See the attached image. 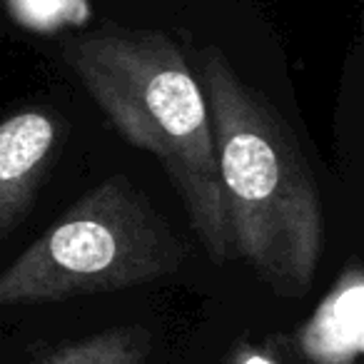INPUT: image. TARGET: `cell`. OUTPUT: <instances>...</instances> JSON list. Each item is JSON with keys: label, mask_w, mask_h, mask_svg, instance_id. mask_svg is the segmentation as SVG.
Returning <instances> with one entry per match:
<instances>
[{"label": "cell", "mask_w": 364, "mask_h": 364, "mask_svg": "<svg viewBox=\"0 0 364 364\" xmlns=\"http://www.w3.org/2000/svg\"><path fill=\"white\" fill-rule=\"evenodd\" d=\"M235 255L282 297L309 292L322 252V205L299 142L220 48L198 50Z\"/></svg>", "instance_id": "cell-1"}, {"label": "cell", "mask_w": 364, "mask_h": 364, "mask_svg": "<svg viewBox=\"0 0 364 364\" xmlns=\"http://www.w3.org/2000/svg\"><path fill=\"white\" fill-rule=\"evenodd\" d=\"M63 58L115 130L157 157L210 259L237 257L208 102L177 43L160 31H97L65 41Z\"/></svg>", "instance_id": "cell-2"}, {"label": "cell", "mask_w": 364, "mask_h": 364, "mask_svg": "<svg viewBox=\"0 0 364 364\" xmlns=\"http://www.w3.org/2000/svg\"><path fill=\"white\" fill-rule=\"evenodd\" d=\"M188 247L127 177L92 188L11 267L0 307L112 292L177 272Z\"/></svg>", "instance_id": "cell-3"}, {"label": "cell", "mask_w": 364, "mask_h": 364, "mask_svg": "<svg viewBox=\"0 0 364 364\" xmlns=\"http://www.w3.org/2000/svg\"><path fill=\"white\" fill-rule=\"evenodd\" d=\"M58 120L48 110H21L0 122V237L16 230L58 147Z\"/></svg>", "instance_id": "cell-4"}, {"label": "cell", "mask_w": 364, "mask_h": 364, "mask_svg": "<svg viewBox=\"0 0 364 364\" xmlns=\"http://www.w3.org/2000/svg\"><path fill=\"white\" fill-rule=\"evenodd\" d=\"M364 347V279L359 267L339 277L307 327L299 349L317 364H354Z\"/></svg>", "instance_id": "cell-5"}, {"label": "cell", "mask_w": 364, "mask_h": 364, "mask_svg": "<svg viewBox=\"0 0 364 364\" xmlns=\"http://www.w3.org/2000/svg\"><path fill=\"white\" fill-rule=\"evenodd\" d=\"M150 332L140 324L92 334L73 347L58 349L46 364H142L150 352Z\"/></svg>", "instance_id": "cell-6"}, {"label": "cell", "mask_w": 364, "mask_h": 364, "mask_svg": "<svg viewBox=\"0 0 364 364\" xmlns=\"http://www.w3.org/2000/svg\"><path fill=\"white\" fill-rule=\"evenodd\" d=\"M240 364H274L269 357H264V354L255 352V349H245L242 359H240Z\"/></svg>", "instance_id": "cell-7"}]
</instances>
